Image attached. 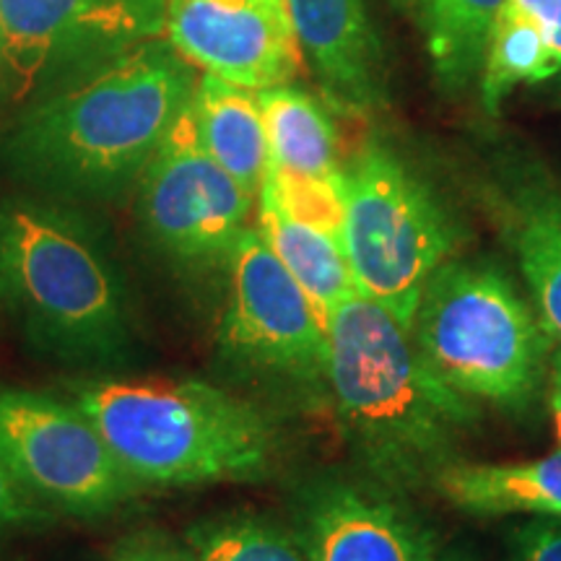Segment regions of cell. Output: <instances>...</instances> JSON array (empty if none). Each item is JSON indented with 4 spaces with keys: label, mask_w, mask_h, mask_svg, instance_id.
Returning <instances> with one entry per match:
<instances>
[{
    "label": "cell",
    "mask_w": 561,
    "mask_h": 561,
    "mask_svg": "<svg viewBox=\"0 0 561 561\" xmlns=\"http://www.w3.org/2000/svg\"><path fill=\"white\" fill-rule=\"evenodd\" d=\"M276 3H280V5H286V0H276ZM286 13H289V11H286Z\"/></svg>",
    "instance_id": "cell-29"
},
{
    "label": "cell",
    "mask_w": 561,
    "mask_h": 561,
    "mask_svg": "<svg viewBox=\"0 0 561 561\" xmlns=\"http://www.w3.org/2000/svg\"><path fill=\"white\" fill-rule=\"evenodd\" d=\"M510 561H561V520L538 517L512 530Z\"/></svg>",
    "instance_id": "cell-23"
},
{
    "label": "cell",
    "mask_w": 561,
    "mask_h": 561,
    "mask_svg": "<svg viewBox=\"0 0 561 561\" xmlns=\"http://www.w3.org/2000/svg\"><path fill=\"white\" fill-rule=\"evenodd\" d=\"M5 79V39H3V30H0V81Z\"/></svg>",
    "instance_id": "cell-27"
},
{
    "label": "cell",
    "mask_w": 561,
    "mask_h": 561,
    "mask_svg": "<svg viewBox=\"0 0 561 561\" xmlns=\"http://www.w3.org/2000/svg\"><path fill=\"white\" fill-rule=\"evenodd\" d=\"M0 310L76 367H121L133 348L121 271L94 224L60 201H0Z\"/></svg>",
    "instance_id": "cell-3"
},
{
    "label": "cell",
    "mask_w": 561,
    "mask_h": 561,
    "mask_svg": "<svg viewBox=\"0 0 561 561\" xmlns=\"http://www.w3.org/2000/svg\"><path fill=\"white\" fill-rule=\"evenodd\" d=\"M257 234L307 294L325 328L335 307L356 291L341 237L299 221L263 187L257 191Z\"/></svg>",
    "instance_id": "cell-16"
},
{
    "label": "cell",
    "mask_w": 561,
    "mask_h": 561,
    "mask_svg": "<svg viewBox=\"0 0 561 561\" xmlns=\"http://www.w3.org/2000/svg\"><path fill=\"white\" fill-rule=\"evenodd\" d=\"M182 541L198 561H307L291 528L252 512H227L193 523Z\"/></svg>",
    "instance_id": "cell-21"
},
{
    "label": "cell",
    "mask_w": 561,
    "mask_h": 561,
    "mask_svg": "<svg viewBox=\"0 0 561 561\" xmlns=\"http://www.w3.org/2000/svg\"><path fill=\"white\" fill-rule=\"evenodd\" d=\"M341 191V244L356 291L411 333L426 280L458 250V224L405 161L377 144L343 167Z\"/></svg>",
    "instance_id": "cell-6"
},
{
    "label": "cell",
    "mask_w": 561,
    "mask_h": 561,
    "mask_svg": "<svg viewBox=\"0 0 561 561\" xmlns=\"http://www.w3.org/2000/svg\"><path fill=\"white\" fill-rule=\"evenodd\" d=\"M167 0H0L5 79L45 94L130 47L164 37Z\"/></svg>",
    "instance_id": "cell-10"
},
{
    "label": "cell",
    "mask_w": 561,
    "mask_h": 561,
    "mask_svg": "<svg viewBox=\"0 0 561 561\" xmlns=\"http://www.w3.org/2000/svg\"><path fill=\"white\" fill-rule=\"evenodd\" d=\"M515 11L528 16L543 34L549 45V58L553 73L561 70V0H507Z\"/></svg>",
    "instance_id": "cell-25"
},
{
    "label": "cell",
    "mask_w": 561,
    "mask_h": 561,
    "mask_svg": "<svg viewBox=\"0 0 561 561\" xmlns=\"http://www.w3.org/2000/svg\"><path fill=\"white\" fill-rule=\"evenodd\" d=\"M434 486L471 515H536L561 520V447L520 462H450Z\"/></svg>",
    "instance_id": "cell-15"
},
{
    "label": "cell",
    "mask_w": 561,
    "mask_h": 561,
    "mask_svg": "<svg viewBox=\"0 0 561 561\" xmlns=\"http://www.w3.org/2000/svg\"><path fill=\"white\" fill-rule=\"evenodd\" d=\"M187 115L201 149L244 191L257 195L268 172V138L257 91L203 73Z\"/></svg>",
    "instance_id": "cell-14"
},
{
    "label": "cell",
    "mask_w": 561,
    "mask_h": 561,
    "mask_svg": "<svg viewBox=\"0 0 561 561\" xmlns=\"http://www.w3.org/2000/svg\"><path fill=\"white\" fill-rule=\"evenodd\" d=\"M437 561H471V559L462 557V553H442V557H437Z\"/></svg>",
    "instance_id": "cell-28"
},
{
    "label": "cell",
    "mask_w": 561,
    "mask_h": 561,
    "mask_svg": "<svg viewBox=\"0 0 561 561\" xmlns=\"http://www.w3.org/2000/svg\"><path fill=\"white\" fill-rule=\"evenodd\" d=\"M110 561H198L191 546L157 528L128 533L110 549Z\"/></svg>",
    "instance_id": "cell-22"
},
{
    "label": "cell",
    "mask_w": 561,
    "mask_h": 561,
    "mask_svg": "<svg viewBox=\"0 0 561 561\" xmlns=\"http://www.w3.org/2000/svg\"><path fill=\"white\" fill-rule=\"evenodd\" d=\"M411 339L450 388L494 409H530L549 377L551 335L489 263L439 265L421 294Z\"/></svg>",
    "instance_id": "cell-5"
},
{
    "label": "cell",
    "mask_w": 561,
    "mask_h": 561,
    "mask_svg": "<svg viewBox=\"0 0 561 561\" xmlns=\"http://www.w3.org/2000/svg\"><path fill=\"white\" fill-rule=\"evenodd\" d=\"M164 37L193 68L252 91L291 83L301 62L276 0H167Z\"/></svg>",
    "instance_id": "cell-11"
},
{
    "label": "cell",
    "mask_w": 561,
    "mask_h": 561,
    "mask_svg": "<svg viewBox=\"0 0 561 561\" xmlns=\"http://www.w3.org/2000/svg\"><path fill=\"white\" fill-rule=\"evenodd\" d=\"M138 221L146 240L185 276L224 271L248 229L252 198L201 149L182 112L138 180Z\"/></svg>",
    "instance_id": "cell-9"
},
{
    "label": "cell",
    "mask_w": 561,
    "mask_h": 561,
    "mask_svg": "<svg viewBox=\"0 0 561 561\" xmlns=\"http://www.w3.org/2000/svg\"><path fill=\"white\" fill-rule=\"evenodd\" d=\"M224 276L227 301L216 333L221 359L286 390H328L325 328L257 229L242 231Z\"/></svg>",
    "instance_id": "cell-7"
},
{
    "label": "cell",
    "mask_w": 561,
    "mask_h": 561,
    "mask_svg": "<svg viewBox=\"0 0 561 561\" xmlns=\"http://www.w3.org/2000/svg\"><path fill=\"white\" fill-rule=\"evenodd\" d=\"M382 483L320 479L294 500V525L307 561H437V538Z\"/></svg>",
    "instance_id": "cell-12"
},
{
    "label": "cell",
    "mask_w": 561,
    "mask_h": 561,
    "mask_svg": "<svg viewBox=\"0 0 561 561\" xmlns=\"http://www.w3.org/2000/svg\"><path fill=\"white\" fill-rule=\"evenodd\" d=\"M396 3H409V0H396Z\"/></svg>",
    "instance_id": "cell-30"
},
{
    "label": "cell",
    "mask_w": 561,
    "mask_h": 561,
    "mask_svg": "<svg viewBox=\"0 0 561 561\" xmlns=\"http://www.w3.org/2000/svg\"><path fill=\"white\" fill-rule=\"evenodd\" d=\"M195 83L167 37L140 42L39 94L0 136V164L53 198H117L138 185Z\"/></svg>",
    "instance_id": "cell-1"
},
{
    "label": "cell",
    "mask_w": 561,
    "mask_h": 561,
    "mask_svg": "<svg viewBox=\"0 0 561 561\" xmlns=\"http://www.w3.org/2000/svg\"><path fill=\"white\" fill-rule=\"evenodd\" d=\"M517 261L546 333L561 343V193H528L510 224Z\"/></svg>",
    "instance_id": "cell-18"
},
{
    "label": "cell",
    "mask_w": 561,
    "mask_h": 561,
    "mask_svg": "<svg viewBox=\"0 0 561 561\" xmlns=\"http://www.w3.org/2000/svg\"><path fill=\"white\" fill-rule=\"evenodd\" d=\"M0 462L34 502L100 517L136 496L138 483L76 403L0 390Z\"/></svg>",
    "instance_id": "cell-8"
},
{
    "label": "cell",
    "mask_w": 561,
    "mask_h": 561,
    "mask_svg": "<svg viewBox=\"0 0 561 561\" xmlns=\"http://www.w3.org/2000/svg\"><path fill=\"white\" fill-rule=\"evenodd\" d=\"M257 102L268 138L271 172L291 180H341L339 133L325 104L291 83L257 91Z\"/></svg>",
    "instance_id": "cell-17"
},
{
    "label": "cell",
    "mask_w": 561,
    "mask_h": 561,
    "mask_svg": "<svg viewBox=\"0 0 561 561\" xmlns=\"http://www.w3.org/2000/svg\"><path fill=\"white\" fill-rule=\"evenodd\" d=\"M34 504L37 502L11 479V473L0 462V536L26 528V525L45 523L50 515L45 510H37Z\"/></svg>",
    "instance_id": "cell-24"
},
{
    "label": "cell",
    "mask_w": 561,
    "mask_h": 561,
    "mask_svg": "<svg viewBox=\"0 0 561 561\" xmlns=\"http://www.w3.org/2000/svg\"><path fill=\"white\" fill-rule=\"evenodd\" d=\"M301 58L325 100L369 112L382 100V50L364 0H286Z\"/></svg>",
    "instance_id": "cell-13"
},
{
    "label": "cell",
    "mask_w": 561,
    "mask_h": 561,
    "mask_svg": "<svg viewBox=\"0 0 561 561\" xmlns=\"http://www.w3.org/2000/svg\"><path fill=\"white\" fill-rule=\"evenodd\" d=\"M549 409H551V421H553V434H557L559 447H561V346L551 351L549 359Z\"/></svg>",
    "instance_id": "cell-26"
},
{
    "label": "cell",
    "mask_w": 561,
    "mask_h": 561,
    "mask_svg": "<svg viewBox=\"0 0 561 561\" xmlns=\"http://www.w3.org/2000/svg\"><path fill=\"white\" fill-rule=\"evenodd\" d=\"M553 76L549 45L541 30L520 11L504 3L491 30L481 66V96L489 112L500 110L517 83H538Z\"/></svg>",
    "instance_id": "cell-20"
},
{
    "label": "cell",
    "mask_w": 561,
    "mask_h": 561,
    "mask_svg": "<svg viewBox=\"0 0 561 561\" xmlns=\"http://www.w3.org/2000/svg\"><path fill=\"white\" fill-rule=\"evenodd\" d=\"M507 0H419L426 50L447 87H462L479 73L483 55Z\"/></svg>",
    "instance_id": "cell-19"
},
{
    "label": "cell",
    "mask_w": 561,
    "mask_h": 561,
    "mask_svg": "<svg viewBox=\"0 0 561 561\" xmlns=\"http://www.w3.org/2000/svg\"><path fill=\"white\" fill-rule=\"evenodd\" d=\"M325 341L328 392L371 479L392 491L434 483L479 403L442 380L401 322L359 291L335 307Z\"/></svg>",
    "instance_id": "cell-2"
},
{
    "label": "cell",
    "mask_w": 561,
    "mask_h": 561,
    "mask_svg": "<svg viewBox=\"0 0 561 561\" xmlns=\"http://www.w3.org/2000/svg\"><path fill=\"white\" fill-rule=\"evenodd\" d=\"M73 403L136 483L208 486L265 479L276 430L255 403L201 380H91Z\"/></svg>",
    "instance_id": "cell-4"
}]
</instances>
